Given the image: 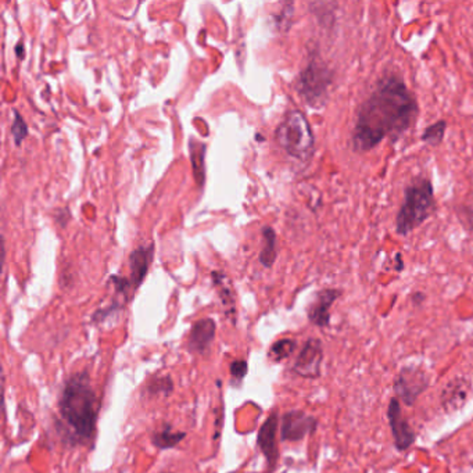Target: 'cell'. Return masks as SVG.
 I'll return each instance as SVG.
<instances>
[{
    "label": "cell",
    "mask_w": 473,
    "mask_h": 473,
    "mask_svg": "<svg viewBox=\"0 0 473 473\" xmlns=\"http://www.w3.org/2000/svg\"><path fill=\"white\" fill-rule=\"evenodd\" d=\"M296 346L297 343L293 339H281L271 346L268 355L274 362H281L295 353Z\"/></svg>",
    "instance_id": "44dd1931"
},
{
    "label": "cell",
    "mask_w": 473,
    "mask_h": 473,
    "mask_svg": "<svg viewBox=\"0 0 473 473\" xmlns=\"http://www.w3.org/2000/svg\"><path fill=\"white\" fill-rule=\"evenodd\" d=\"M12 135H13L15 142H16L17 146H20L21 142L28 135V127H27L24 118L17 111H15V120H13V124H12Z\"/></svg>",
    "instance_id": "603a6c76"
},
{
    "label": "cell",
    "mask_w": 473,
    "mask_h": 473,
    "mask_svg": "<svg viewBox=\"0 0 473 473\" xmlns=\"http://www.w3.org/2000/svg\"><path fill=\"white\" fill-rule=\"evenodd\" d=\"M216 332V325L215 321L211 318H203L196 321L189 332L187 336V350L192 354L197 355H204L208 353L211 343L215 337Z\"/></svg>",
    "instance_id": "7c38bea8"
},
{
    "label": "cell",
    "mask_w": 473,
    "mask_h": 473,
    "mask_svg": "<svg viewBox=\"0 0 473 473\" xmlns=\"http://www.w3.org/2000/svg\"><path fill=\"white\" fill-rule=\"evenodd\" d=\"M278 422L279 415L278 412H272L267 420L261 425L259 434H257V447L261 449L263 455L267 459L268 472H274L278 461H279V448H278Z\"/></svg>",
    "instance_id": "30bf717a"
},
{
    "label": "cell",
    "mask_w": 473,
    "mask_h": 473,
    "mask_svg": "<svg viewBox=\"0 0 473 473\" xmlns=\"http://www.w3.org/2000/svg\"><path fill=\"white\" fill-rule=\"evenodd\" d=\"M249 371V364L246 360H234L230 362L229 365V372H230V378H232V384L236 386H241V383L243 382V379L246 378Z\"/></svg>",
    "instance_id": "7402d4cb"
},
{
    "label": "cell",
    "mask_w": 473,
    "mask_h": 473,
    "mask_svg": "<svg viewBox=\"0 0 473 473\" xmlns=\"http://www.w3.org/2000/svg\"><path fill=\"white\" fill-rule=\"evenodd\" d=\"M186 437V432H175L169 423L164 425L161 429L154 430L151 434V443L158 449H171L175 448L183 438Z\"/></svg>",
    "instance_id": "2e32d148"
},
{
    "label": "cell",
    "mask_w": 473,
    "mask_h": 473,
    "mask_svg": "<svg viewBox=\"0 0 473 473\" xmlns=\"http://www.w3.org/2000/svg\"><path fill=\"white\" fill-rule=\"evenodd\" d=\"M387 420L391 429L393 441L398 451H407L409 447L414 445L416 440V434L405 416L402 415L400 400L397 397H393L387 407Z\"/></svg>",
    "instance_id": "9c48e42d"
},
{
    "label": "cell",
    "mask_w": 473,
    "mask_h": 473,
    "mask_svg": "<svg viewBox=\"0 0 473 473\" xmlns=\"http://www.w3.org/2000/svg\"><path fill=\"white\" fill-rule=\"evenodd\" d=\"M340 296L342 290L339 289L328 288L319 290L307 310L308 321L318 328H328L331 325V308Z\"/></svg>",
    "instance_id": "8fae6325"
},
{
    "label": "cell",
    "mask_w": 473,
    "mask_h": 473,
    "mask_svg": "<svg viewBox=\"0 0 473 473\" xmlns=\"http://www.w3.org/2000/svg\"><path fill=\"white\" fill-rule=\"evenodd\" d=\"M434 187L427 176L414 178L404 189V198L396 215V233L408 236L436 211Z\"/></svg>",
    "instance_id": "3957f363"
},
{
    "label": "cell",
    "mask_w": 473,
    "mask_h": 473,
    "mask_svg": "<svg viewBox=\"0 0 473 473\" xmlns=\"http://www.w3.org/2000/svg\"><path fill=\"white\" fill-rule=\"evenodd\" d=\"M394 267H396L394 270H396L397 272H401V271L404 270V267H405V264H404V261H402V256H401L400 253L396 256V266H394Z\"/></svg>",
    "instance_id": "d4e9b609"
},
{
    "label": "cell",
    "mask_w": 473,
    "mask_h": 473,
    "mask_svg": "<svg viewBox=\"0 0 473 473\" xmlns=\"http://www.w3.org/2000/svg\"><path fill=\"white\" fill-rule=\"evenodd\" d=\"M335 82V71L321 57L318 52L313 53L300 71L296 81V91L304 103L315 110L326 106L331 89Z\"/></svg>",
    "instance_id": "277c9868"
},
{
    "label": "cell",
    "mask_w": 473,
    "mask_h": 473,
    "mask_svg": "<svg viewBox=\"0 0 473 473\" xmlns=\"http://www.w3.org/2000/svg\"><path fill=\"white\" fill-rule=\"evenodd\" d=\"M99 409V398L89 373L82 371L71 375L63 386L59 412L74 444L88 445L93 440Z\"/></svg>",
    "instance_id": "7a4b0ae2"
},
{
    "label": "cell",
    "mask_w": 473,
    "mask_h": 473,
    "mask_svg": "<svg viewBox=\"0 0 473 473\" xmlns=\"http://www.w3.org/2000/svg\"><path fill=\"white\" fill-rule=\"evenodd\" d=\"M174 391V380L169 375H158L151 378L146 384V394L168 397Z\"/></svg>",
    "instance_id": "ffe728a7"
},
{
    "label": "cell",
    "mask_w": 473,
    "mask_h": 473,
    "mask_svg": "<svg viewBox=\"0 0 473 473\" xmlns=\"http://www.w3.org/2000/svg\"><path fill=\"white\" fill-rule=\"evenodd\" d=\"M278 145L293 158L307 163L315 153V136L311 125L300 110L285 114L275 131Z\"/></svg>",
    "instance_id": "5b68a950"
},
{
    "label": "cell",
    "mask_w": 473,
    "mask_h": 473,
    "mask_svg": "<svg viewBox=\"0 0 473 473\" xmlns=\"http://www.w3.org/2000/svg\"><path fill=\"white\" fill-rule=\"evenodd\" d=\"M190 160L193 165V174L198 186H203L205 178V168H204V158H205V145L201 142L192 140L189 145Z\"/></svg>",
    "instance_id": "e0dca14e"
},
{
    "label": "cell",
    "mask_w": 473,
    "mask_h": 473,
    "mask_svg": "<svg viewBox=\"0 0 473 473\" xmlns=\"http://www.w3.org/2000/svg\"><path fill=\"white\" fill-rule=\"evenodd\" d=\"M318 426V419L304 411L293 409L282 416L281 438L282 441H300L306 436L314 433Z\"/></svg>",
    "instance_id": "ba28073f"
},
{
    "label": "cell",
    "mask_w": 473,
    "mask_h": 473,
    "mask_svg": "<svg viewBox=\"0 0 473 473\" xmlns=\"http://www.w3.org/2000/svg\"><path fill=\"white\" fill-rule=\"evenodd\" d=\"M212 282L214 286L216 288L218 296L221 299L225 315H228L232 322L234 324L236 319V299H234V290L232 288L230 281L228 279L226 275H223L222 272H212Z\"/></svg>",
    "instance_id": "9a60e30c"
},
{
    "label": "cell",
    "mask_w": 473,
    "mask_h": 473,
    "mask_svg": "<svg viewBox=\"0 0 473 473\" xmlns=\"http://www.w3.org/2000/svg\"><path fill=\"white\" fill-rule=\"evenodd\" d=\"M264 248L260 254V261L266 268H271L277 260V233L271 226L263 228Z\"/></svg>",
    "instance_id": "ac0fdd59"
},
{
    "label": "cell",
    "mask_w": 473,
    "mask_h": 473,
    "mask_svg": "<svg viewBox=\"0 0 473 473\" xmlns=\"http://www.w3.org/2000/svg\"><path fill=\"white\" fill-rule=\"evenodd\" d=\"M447 121L445 120H438L430 125H427L423 129V133L420 136V140L432 147H437L441 145V142L444 140L445 136V131H447Z\"/></svg>",
    "instance_id": "d6986e66"
},
{
    "label": "cell",
    "mask_w": 473,
    "mask_h": 473,
    "mask_svg": "<svg viewBox=\"0 0 473 473\" xmlns=\"http://www.w3.org/2000/svg\"><path fill=\"white\" fill-rule=\"evenodd\" d=\"M163 473H168V472H163Z\"/></svg>",
    "instance_id": "484cf974"
},
{
    "label": "cell",
    "mask_w": 473,
    "mask_h": 473,
    "mask_svg": "<svg viewBox=\"0 0 473 473\" xmlns=\"http://www.w3.org/2000/svg\"><path fill=\"white\" fill-rule=\"evenodd\" d=\"M293 12V3H288L285 5V9L281 12L279 17H277V24L282 31H288L290 28Z\"/></svg>",
    "instance_id": "cb8c5ba5"
},
{
    "label": "cell",
    "mask_w": 473,
    "mask_h": 473,
    "mask_svg": "<svg viewBox=\"0 0 473 473\" xmlns=\"http://www.w3.org/2000/svg\"><path fill=\"white\" fill-rule=\"evenodd\" d=\"M472 386L463 378H455L449 380L441 391L440 402L447 414H452L462 408L470 396Z\"/></svg>",
    "instance_id": "4fadbf2b"
},
{
    "label": "cell",
    "mask_w": 473,
    "mask_h": 473,
    "mask_svg": "<svg viewBox=\"0 0 473 473\" xmlns=\"http://www.w3.org/2000/svg\"><path fill=\"white\" fill-rule=\"evenodd\" d=\"M419 117V104L405 80L396 71L384 73L358 104L351 129V149L368 153L383 140L397 142Z\"/></svg>",
    "instance_id": "6da1fadb"
},
{
    "label": "cell",
    "mask_w": 473,
    "mask_h": 473,
    "mask_svg": "<svg viewBox=\"0 0 473 473\" xmlns=\"http://www.w3.org/2000/svg\"><path fill=\"white\" fill-rule=\"evenodd\" d=\"M427 373L416 367H404L393 382L396 397L408 407L415 404L418 397L427 389Z\"/></svg>",
    "instance_id": "8992f818"
},
{
    "label": "cell",
    "mask_w": 473,
    "mask_h": 473,
    "mask_svg": "<svg viewBox=\"0 0 473 473\" xmlns=\"http://www.w3.org/2000/svg\"><path fill=\"white\" fill-rule=\"evenodd\" d=\"M153 246H142L139 249H136L135 252H132L131 257H129V266H131V285L133 288V290H136L142 282L145 281L147 271H149V266L151 263L153 259Z\"/></svg>",
    "instance_id": "5bb4252c"
},
{
    "label": "cell",
    "mask_w": 473,
    "mask_h": 473,
    "mask_svg": "<svg viewBox=\"0 0 473 473\" xmlns=\"http://www.w3.org/2000/svg\"><path fill=\"white\" fill-rule=\"evenodd\" d=\"M324 360V346L319 339L311 337L303 346L300 354L293 364V372L306 379H317L321 376Z\"/></svg>",
    "instance_id": "52a82bcc"
}]
</instances>
